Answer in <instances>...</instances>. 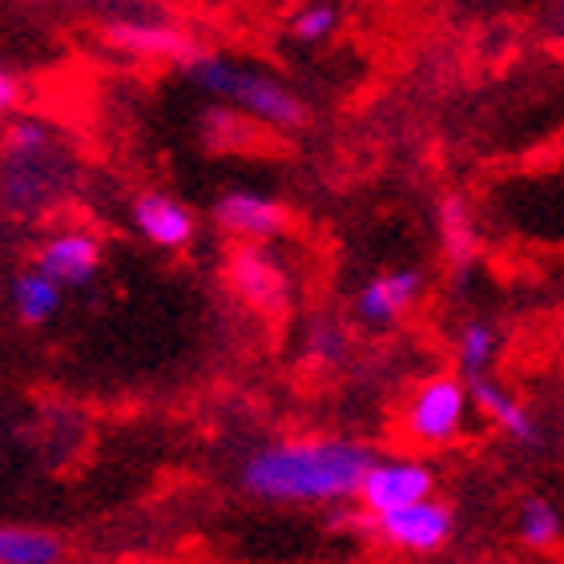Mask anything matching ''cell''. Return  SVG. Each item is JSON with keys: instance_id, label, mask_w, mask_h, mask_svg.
Wrapping results in <instances>:
<instances>
[{"instance_id": "8", "label": "cell", "mask_w": 564, "mask_h": 564, "mask_svg": "<svg viewBox=\"0 0 564 564\" xmlns=\"http://www.w3.org/2000/svg\"><path fill=\"white\" fill-rule=\"evenodd\" d=\"M423 291H427V279H423L420 267L379 271L355 291V318L371 330H388L412 315L415 306H420Z\"/></svg>"}, {"instance_id": "1", "label": "cell", "mask_w": 564, "mask_h": 564, "mask_svg": "<svg viewBox=\"0 0 564 564\" xmlns=\"http://www.w3.org/2000/svg\"><path fill=\"white\" fill-rule=\"evenodd\" d=\"M371 459L376 456L347 435H286L242 459L238 488L259 505L335 508L359 500Z\"/></svg>"}, {"instance_id": "21", "label": "cell", "mask_w": 564, "mask_h": 564, "mask_svg": "<svg viewBox=\"0 0 564 564\" xmlns=\"http://www.w3.org/2000/svg\"><path fill=\"white\" fill-rule=\"evenodd\" d=\"M21 97H24L21 82H17V77L4 69V65H0V118H9L12 109L21 106Z\"/></svg>"}, {"instance_id": "4", "label": "cell", "mask_w": 564, "mask_h": 564, "mask_svg": "<svg viewBox=\"0 0 564 564\" xmlns=\"http://www.w3.org/2000/svg\"><path fill=\"white\" fill-rule=\"evenodd\" d=\"M371 532L379 536V544H388L395 553L435 556L456 536V508L440 496H427V500H415L408 508L371 517Z\"/></svg>"}, {"instance_id": "9", "label": "cell", "mask_w": 564, "mask_h": 564, "mask_svg": "<svg viewBox=\"0 0 564 564\" xmlns=\"http://www.w3.org/2000/svg\"><path fill=\"white\" fill-rule=\"evenodd\" d=\"M101 259H106V250H101V238L94 230H82V226H61L53 235L36 247L33 254V267L48 274V279H57L65 291H77V286H89L101 271Z\"/></svg>"}, {"instance_id": "15", "label": "cell", "mask_w": 564, "mask_h": 564, "mask_svg": "<svg viewBox=\"0 0 564 564\" xmlns=\"http://www.w3.org/2000/svg\"><path fill=\"white\" fill-rule=\"evenodd\" d=\"M65 544L57 532L29 524H0V564H61Z\"/></svg>"}, {"instance_id": "13", "label": "cell", "mask_w": 564, "mask_h": 564, "mask_svg": "<svg viewBox=\"0 0 564 564\" xmlns=\"http://www.w3.org/2000/svg\"><path fill=\"white\" fill-rule=\"evenodd\" d=\"M61 294H65V286L57 279H48L41 267H24L9 282V306L24 327H45L61 311Z\"/></svg>"}, {"instance_id": "11", "label": "cell", "mask_w": 564, "mask_h": 564, "mask_svg": "<svg viewBox=\"0 0 564 564\" xmlns=\"http://www.w3.org/2000/svg\"><path fill=\"white\" fill-rule=\"evenodd\" d=\"M468 388H471V408L492 423L508 444H517V447H536V444H541V423H536L532 408L520 400V395H512L500 379L476 376V379H468Z\"/></svg>"}, {"instance_id": "16", "label": "cell", "mask_w": 564, "mask_h": 564, "mask_svg": "<svg viewBox=\"0 0 564 564\" xmlns=\"http://www.w3.org/2000/svg\"><path fill=\"white\" fill-rule=\"evenodd\" d=\"M440 242H444V254L456 271H468L471 262H476L480 238H476V223H471L468 202L459 198L440 202Z\"/></svg>"}, {"instance_id": "20", "label": "cell", "mask_w": 564, "mask_h": 564, "mask_svg": "<svg viewBox=\"0 0 564 564\" xmlns=\"http://www.w3.org/2000/svg\"><path fill=\"white\" fill-rule=\"evenodd\" d=\"M306 355L315 364H339L343 355H347V335L335 323H315V327L306 330Z\"/></svg>"}, {"instance_id": "6", "label": "cell", "mask_w": 564, "mask_h": 564, "mask_svg": "<svg viewBox=\"0 0 564 564\" xmlns=\"http://www.w3.org/2000/svg\"><path fill=\"white\" fill-rule=\"evenodd\" d=\"M214 226L230 235L235 242H274V238L286 235L291 226V210L282 206L274 194L267 189H250V186H235L223 189L210 206Z\"/></svg>"}, {"instance_id": "14", "label": "cell", "mask_w": 564, "mask_h": 564, "mask_svg": "<svg viewBox=\"0 0 564 564\" xmlns=\"http://www.w3.org/2000/svg\"><path fill=\"white\" fill-rule=\"evenodd\" d=\"M496 359H500V330L492 318H464L456 330V371L464 379L492 376Z\"/></svg>"}, {"instance_id": "3", "label": "cell", "mask_w": 564, "mask_h": 564, "mask_svg": "<svg viewBox=\"0 0 564 564\" xmlns=\"http://www.w3.org/2000/svg\"><path fill=\"white\" fill-rule=\"evenodd\" d=\"M471 388L459 371H432L403 403L400 427L415 447H452L468 432Z\"/></svg>"}, {"instance_id": "19", "label": "cell", "mask_w": 564, "mask_h": 564, "mask_svg": "<svg viewBox=\"0 0 564 564\" xmlns=\"http://www.w3.org/2000/svg\"><path fill=\"white\" fill-rule=\"evenodd\" d=\"M247 113H238V109L230 106H210L206 113H202V141L210 145V150H223V145H235V138H242L247 133Z\"/></svg>"}, {"instance_id": "10", "label": "cell", "mask_w": 564, "mask_h": 564, "mask_svg": "<svg viewBox=\"0 0 564 564\" xmlns=\"http://www.w3.org/2000/svg\"><path fill=\"white\" fill-rule=\"evenodd\" d=\"M130 223L150 247L158 250H186L198 235V218L186 202H177L165 189H141L130 202Z\"/></svg>"}, {"instance_id": "7", "label": "cell", "mask_w": 564, "mask_h": 564, "mask_svg": "<svg viewBox=\"0 0 564 564\" xmlns=\"http://www.w3.org/2000/svg\"><path fill=\"white\" fill-rule=\"evenodd\" d=\"M226 279L238 299L262 315H279L291 303V274L267 250V242H242L226 262Z\"/></svg>"}, {"instance_id": "18", "label": "cell", "mask_w": 564, "mask_h": 564, "mask_svg": "<svg viewBox=\"0 0 564 564\" xmlns=\"http://www.w3.org/2000/svg\"><path fill=\"white\" fill-rule=\"evenodd\" d=\"M339 21L343 12L335 0H306L303 9L291 17V36L299 45H323L339 33Z\"/></svg>"}, {"instance_id": "5", "label": "cell", "mask_w": 564, "mask_h": 564, "mask_svg": "<svg viewBox=\"0 0 564 564\" xmlns=\"http://www.w3.org/2000/svg\"><path fill=\"white\" fill-rule=\"evenodd\" d=\"M435 496V468L415 456H376L359 484V508L364 517H383L395 508Z\"/></svg>"}, {"instance_id": "17", "label": "cell", "mask_w": 564, "mask_h": 564, "mask_svg": "<svg viewBox=\"0 0 564 564\" xmlns=\"http://www.w3.org/2000/svg\"><path fill=\"white\" fill-rule=\"evenodd\" d=\"M561 532H564L561 508L549 496H524L517 505V541L524 549L544 553V549L561 544Z\"/></svg>"}, {"instance_id": "12", "label": "cell", "mask_w": 564, "mask_h": 564, "mask_svg": "<svg viewBox=\"0 0 564 564\" xmlns=\"http://www.w3.org/2000/svg\"><path fill=\"white\" fill-rule=\"evenodd\" d=\"M106 45L133 53V57H162V61H186L194 53L189 36L177 24L162 21V17H118L101 29Z\"/></svg>"}, {"instance_id": "2", "label": "cell", "mask_w": 564, "mask_h": 564, "mask_svg": "<svg viewBox=\"0 0 564 564\" xmlns=\"http://www.w3.org/2000/svg\"><path fill=\"white\" fill-rule=\"evenodd\" d=\"M177 69L198 94L247 113L259 126H271V130H303L306 126L303 97L259 65L223 57V53H189L186 61H177Z\"/></svg>"}]
</instances>
